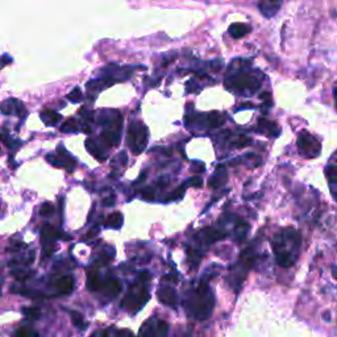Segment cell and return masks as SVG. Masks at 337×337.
Wrapping results in <instances>:
<instances>
[{"instance_id": "obj_28", "label": "cell", "mask_w": 337, "mask_h": 337, "mask_svg": "<svg viewBox=\"0 0 337 337\" xmlns=\"http://www.w3.org/2000/svg\"><path fill=\"white\" fill-rule=\"evenodd\" d=\"M326 176L330 183H337V168L328 165L326 168Z\"/></svg>"}, {"instance_id": "obj_2", "label": "cell", "mask_w": 337, "mask_h": 337, "mask_svg": "<svg viewBox=\"0 0 337 337\" xmlns=\"http://www.w3.org/2000/svg\"><path fill=\"white\" fill-rule=\"evenodd\" d=\"M300 247V235L295 229H285L278 233L273 241L277 263L282 267H290L298 258Z\"/></svg>"}, {"instance_id": "obj_30", "label": "cell", "mask_w": 337, "mask_h": 337, "mask_svg": "<svg viewBox=\"0 0 337 337\" xmlns=\"http://www.w3.org/2000/svg\"><path fill=\"white\" fill-rule=\"evenodd\" d=\"M34 335H37V332L32 328V327L29 326H24L21 327V328H19L17 330V334H16V336L17 337H30V336H34Z\"/></svg>"}, {"instance_id": "obj_44", "label": "cell", "mask_w": 337, "mask_h": 337, "mask_svg": "<svg viewBox=\"0 0 337 337\" xmlns=\"http://www.w3.org/2000/svg\"><path fill=\"white\" fill-rule=\"evenodd\" d=\"M96 233H97V229H91L90 232L87 233L86 236H84V239H90V237H92L94 235H96Z\"/></svg>"}, {"instance_id": "obj_22", "label": "cell", "mask_w": 337, "mask_h": 337, "mask_svg": "<svg viewBox=\"0 0 337 337\" xmlns=\"http://www.w3.org/2000/svg\"><path fill=\"white\" fill-rule=\"evenodd\" d=\"M86 148L88 150V153H91L94 156L95 158H97L99 161H104V158L107 157V154H104L100 150V148L94 143V141H91V140H87L86 141Z\"/></svg>"}, {"instance_id": "obj_10", "label": "cell", "mask_w": 337, "mask_h": 337, "mask_svg": "<svg viewBox=\"0 0 337 337\" xmlns=\"http://www.w3.org/2000/svg\"><path fill=\"white\" fill-rule=\"evenodd\" d=\"M100 291L107 298H115L121 291V283L116 278H108L104 282H101Z\"/></svg>"}, {"instance_id": "obj_4", "label": "cell", "mask_w": 337, "mask_h": 337, "mask_svg": "<svg viewBox=\"0 0 337 337\" xmlns=\"http://www.w3.org/2000/svg\"><path fill=\"white\" fill-rule=\"evenodd\" d=\"M259 81L254 74L251 73H239L225 81V87L239 94H254L259 88Z\"/></svg>"}, {"instance_id": "obj_14", "label": "cell", "mask_w": 337, "mask_h": 337, "mask_svg": "<svg viewBox=\"0 0 337 337\" xmlns=\"http://www.w3.org/2000/svg\"><path fill=\"white\" fill-rule=\"evenodd\" d=\"M57 152H58V158H60L61 161V166H62V168H66L68 170H73V168H75V165H77V162H75L74 158L66 152L65 146L58 145Z\"/></svg>"}, {"instance_id": "obj_38", "label": "cell", "mask_w": 337, "mask_h": 337, "mask_svg": "<svg viewBox=\"0 0 337 337\" xmlns=\"http://www.w3.org/2000/svg\"><path fill=\"white\" fill-rule=\"evenodd\" d=\"M248 144H251V139H248L247 136H240L239 140L236 141V145L239 146V148H243V146L248 145Z\"/></svg>"}, {"instance_id": "obj_33", "label": "cell", "mask_w": 337, "mask_h": 337, "mask_svg": "<svg viewBox=\"0 0 337 337\" xmlns=\"http://www.w3.org/2000/svg\"><path fill=\"white\" fill-rule=\"evenodd\" d=\"M46 160H48L49 164H52L53 166H56V168H62V166H61V161H60V158H58V156H54V154H48V156H46Z\"/></svg>"}, {"instance_id": "obj_49", "label": "cell", "mask_w": 337, "mask_h": 337, "mask_svg": "<svg viewBox=\"0 0 337 337\" xmlns=\"http://www.w3.org/2000/svg\"><path fill=\"white\" fill-rule=\"evenodd\" d=\"M30 337H38V335H34V336H30Z\"/></svg>"}, {"instance_id": "obj_23", "label": "cell", "mask_w": 337, "mask_h": 337, "mask_svg": "<svg viewBox=\"0 0 337 337\" xmlns=\"http://www.w3.org/2000/svg\"><path fill=\"white\" fill-rule=\"evenodd\" d=\"M69 314H70V316H72L73 324H74V326L77 327L79 331L87 330L88 324L86 323V320H84V318L82 316V314H79L78 311H69Z\"/></svg>"}, {"instance_id": "obj_37", "label": "cell", "mask_w": 337, "mask_h": 337, "mask_svg": "<svg viewBox=\"0 0 337 337\" xmlns=\"http://www.w3.org/2000/svg\"><path fill=\"white\" fill-rule=\"evenodd\" d=\"M141 195H143V198L145 199V200H153L154 199V192L152 188H144Z\"/></svg>"}, {"instance_id": "obj_5", "label": "cell", "mask_w": 337, "mask_h": 337, "mask_svg": "<svg viewBox=\"0 0 337 337\" xmlns=\"http://www.w3.org/2000/svg\"><path fill=\"white\" fill-rule=\"evenodd\" d=\"M128 144L135 154H140L145 149L148 144V129L143 123H131L128 129Z\"/></svg>"}, {"instance_id": "obj_16", "label": "cell", "mask_w": 337, "mask_h": 337, "mask_svg": "<svg viewBox=\"0 0 337 337\" xmlns=\"http://www.w3.org/2000/svg\"><path fill=\"white\" fill-rule=\"evenodd\" d=\"M40 117H41L42 123L45 124L46 127H56L57 124L62 120V116H61L58 112H54V111H50V109H46V111H42L40 113Z\"/></svg>"}, {"instance_id": "obj_29", "label": "cell", "mask_w": 337, "mask_h": 337, "mask_svg": "<svg viewBox=\"0 0 337 337\" xmlns=\"http://www.w3.org/2000/svg\"><path fill=\"white\" fill-rule=\"evenodd\" d=\"M68 99L72 101V103H81V101L83 100V94L82 91H81V88L75 87L74 90L70 91V94L68 95Z\"/></svg>"}, {"instance_id": "obj_27", "label": "cell", "mask_w": 337, "mask_h": 337, "mask_svg": "<svg viewBox=\"0 0 337 337\" xmlns=\"http://www.w3.org/2000/svg\"><path fill=\"white\" fill-rule=\"evenodd\" d=\"M248 229H249V225L245 223V221L240 220L239 223H237L236 225V237L239 239V240H244L245 239V236H247V232Z\"/></svg>"}, {"instance_id": "obj_1", "label": "cell", "mask_w": 337, "mask_h": 337, "mask_svg": "<svg viewBox=\"0 0 337 337\" xmlns=\"http://www.w3.org/2000/svg\"><path fill=\"white\" fill-rule=\"evenodd\" d=\"M184 311L194 320H206L211 316L215 307V295L208 283L202 281L194 290L187 292L183 302Z\"/></svg>"}, {"instance_id": "obj_3", "label": "cell", "mask_w": 337, "mask_h": 337, "mask_svg": "<svg viewBox=\"0 0 337 337\" xmlns=\"http://www.w3.org/2000/svg\"><path fill=\"white\" fill-rule=\"evenodd\" d=\"M149 281L150 274L148 271H143L140 274L137 282L129 287L127 295L124 296L121 307L125 308L131 314H137L150 299L149 290L146 287V283Z\"/></svg>"}, {"instance_id": "obj_12", "label": "cell", "mask_w": 337, "mask_h": 337, "mask_svg": "<svg viewBox=\"0 0 337 337\" xmlns=\"http://www.w3.org/2000/svg\"><path fill=\"white\" fill-rule=\"evenodd\" d=\"M112 79L108 78H101V79H95V81H90L87 83V90L90 94H97L100 92L101 90H104L105 87H109L113 84Z\"/></svg>"}, {"instance_id": "obj_31", "label": "cell", "mask_w": 337, "mask_h": 337, "mask_svg": "<svg viewBox=\"0 0 337 337\" xmlns=\"http://www.w3.org/2000/svg\"><path fill=\"white\" fill-rule=\"evenodd\" d=\"M208 121H210L211 127H220L221 124L224 123V119L217 113H211V116H208Z\"/></svg>"}, {"instance_id": "obj_42", "label": "cell", "mask_w": 337, "mask_h": 337, "mask_svg": "<svg viewBox=\"0 0 337 337\" xmlns=\"http://www.w3.org/2000/svg\"><path fill=\"white\" fill-rule=\"evenodd\" d=\"M9 139H11V137L8 136V131H7V129H3V132L0 133V141H3V143L5 144Z\"/></svg>"}, {"instance_id": "obj_39", "label": "cell", "mask_w": 337, "mask_h": 337, "mask_svg": "<svg viewBox=\"0 0 337 337\" xmlns=\"http://www.w3.org/2000/svg\"><path fill=\"white\" fill-rule=\"evenodd\" d=\"M113 337H135V335L132 334L129 330H120L117 331Z\"/></svg>"}, {"instance_id": "obj_25", "label": "cell", "mask_w": 337, "mask_h": 337, "mask_svg": "<svg viewBox=\"0 0 337 337\" xmlns=\"http://www.w3.org/2000/svg\"><path fill=\"white\" fill-rule=\"evenodd\" d=\"M11 274H12V277L15 278L16 281L24 282V281H26V279H29L30 277H33L34 271H29V270H21V269H19V270H13V271H12Z\"/></svg>"}, {"instance_id": "obj_36", "label": "cell", "mask_w": 337, "mask_h": 337, "mask_svg": "<svg viewBox=\"0 0 337 337\" xmlns=\"http://www.w3.org/2000/svg\"><path fill=\"white\" fill-rule=\"evenodd\" d=\"M57 249V247L56 245H53V244H50V243H46V245H45V248H44V255H45V257H50V255L53 254V252L56 251Z\"/></svg>"}, {"instance_id": "obj_43", "label": "cell", "mask_w": 337, "mask_h": 337, "mask_svg": "<svg viewBox=\"0 0 337 337\" xmlns=\"http://www.w3.org/2000/svg\"><path fill=\"white\" fill-rule=\"evenodd\" d=\"M113 199H115V196H109V198L104 199V206L109 207V206H113Z\"/></svg>"}, {"instance_id": "obj_40", "label": "cell", "mask_w": 337, "mask_h": 337, "mask_svg": "<svg viewBox=\"0 0 337 337\" xmlns=\"http://www.w3.org/2000/svg\"><path fill=\"white\" fill-rule=\"evenodd\" d=\"M12 62V58L9 56H7V54H4L1 58H0V69L5 68L7 65H9Z\"/></svg>"}, {"instance_id": "obj_35", "label": "cell", "mask_w": 337, "mask_h": 337, "mask_svg": "<svg viewBox=\"0 0 337 337\" xmlns=\"http://www.w3.org/2000/svg\"><path fill=\"white\" fill-rule=\"evenodd\" d=\"M183 184H184V186H190V184H191V186L200 187V186L203 184V182H202V179L199 178V176H194V178H190V179L187 180V183H183Z\"/></svg>"}, {"instance_id": "obj_21", "label": "cell", "mask_w": 337, "mask_h": 337, "mask_svg": "<svg viewBox=\"0 0 337 337\" xmlns=\"http://www.w3.org/2000/svg\"><path fill=\"white\" fill-rule=\"evenodd\" d=\"M258 127L259 131L266 132V133L270 136H277L278 133H279V129L277 128V125L274 123H270V121L265 120V119H259Z\"/></svg>"}, {"instance_id": "obj_18", "label": "cell", "mask_w": 337, "mask_h": 337, "mask_svg": "<svg viewBox=\"0 0 337 337\" xmlns=\"http://www.w3.org/2000/svg\"><path fill=\"white\" fill-rule=\"evenodd\" d=\"M251 30H252L251 25H248V24L244 23H235L229 26V33H231V36L235 38L244 37V36L249 33Z\"/></svg>"}, {"instance_id": "obj_19", "label": "cell", "mask_w": 337, "mask_h": 337, "mask_svg": "<svg viewBox=\"0 0 337 337\" xmlns=\"http://www.w3.org/2000/svg\"><path fill=\"white\" fill-rule=\"evenodd\" d=\"M101 279L96 271H91L87 274V289L90 291H100Z\"/></svg>"}, {"instance_id": "obj_45", "label": "cell", "mask_w": 337, "mask_h": 337, "mask_svg": "<svg viewBox=\"0 0 337 337\" xmlns=\"http://www.w3.org/2000/svg\"><path fill=\"white\" fill-rule=\"evenodd\" d=\"M83 132H86L87 135H90L91 133V128H88V124H83Z\"/></svg>"}, {"instance_id": "obj_7", "label": "cell", "mask_w": 337, "mask_h": 337, "mask_svg": "<svg viewBox=\"0 0 337 337\" xmlns=\"http://www.w3.org/2000/svg\"><path fill=\"white\" fill-rule=\"evenodd\" d=\"M298 148L299 152L307 158H316L322 152V146L314 136L310 135L308 132L303 131L298 139Z\"/></svg>"}, {"instance_id": "obj_20", "label": "cell", "mask_w": 337, "mask_h": 337, "mask_svg": "<svg viewBox=\"0 0 337 337\" xmlns=\"http://www.w3.org/2000/svg\"><path fill=\"white\" fill-rule=\"evenodd\" d=\"M123 220L124 217L120 212H113V214H111L107 217V220H105V227L113 229H119L121 228V225H123Z\"/></svg>"}, {"instance_id": "obj_50", "label": "cell", "mask_w": 337, "mask_h": 337, "mask_svg": "<svg viewBox=\"0 0 337 337\" xmlns=\"http://www.w3.org/2000/svg\"><path fill=\"white\" fill-rule=\"evenodd\" d=\"M0 295H1V289H0Z\"/></svg>"}, {"instance_id": "obj_9", "label": "cell", "mask_w": 337, "mask_h": 337, "mask_svg": "<svg viewBox=\"0 0 337 337\" xmlns=\"http://www.w3.org/2000/svg\"><path fill=\"white\" fill-rule=\"evenodd\" d=\"M157 296L162 304L168 307L176 308V292L171 286H162L157 291Z\"/></svg>"}, {"instance_id": "obj_6", "label": "cell", "mask_w": 337, "mask_h": 337, "mask_svg": "<svg viewBox=\"0 0 337 337\" xmlns=\"http://www.w3.org/2000/svg\"><path fill=\"white\" fill-rule=\"evenodd\" d=\"M168 324L158 318H150L139 331V337H168Z\"/></svg>"}, {"instance_id": "obj_48", "label": "cell", "mask_w": 337, "mask_h": 337, "mask_svg": "<svg viewBox=\"0 0 337 337\" xmlns=\"http://www.w3.org/2000/svg\"><path fill=\"white\" fill-rule=\"evenodd\" d=\"M335 97H336V104H337V88L335 90Z\"/></svg>"}, {"instance_id": "obj_15", "label": "cell", "mask_w": 337, "mask_h": 337, "mask_svg": "<svg viewBox=\"0 0 337 337\" xmlns=\"http://www.w3.org/2000/svg\"><path fill=\"white\" fill-rule=\"evenodd\" d=\"M227 178H228V174H227L225 168L224 166H219V168H216V171L214 172V175L211 176L208 184H210L211 187H216V188L220 187V186H223V184L225 183Z\"/></svg>"}, {"instance_id": "obj_17", "label": "cell", "mask_w": 337, "mask_h": 337, "mask_svg": "<svg viewBox=\"0 0 337 337\" xmlns=\"http://www.w3.org/2000/svg\"><path fill=\"white\" fill-rule=\"evenodd\" d=\"M258 8L265 17H273L278 12V9L281 8V3H278V1H261L258 4Z\"/></svg>"}, {"instance_id": "obj_34", "label": "cell", "mask_w": 337, "mask_h": 337, "mask_svg": "<svg viewBox=\"0 0 337 337\" xmlns=\"http://www.w3.org/2000/svg\"><path fill=\"white\" fill-rule=\"evenodd\" d=\"M79 115H82V119L84 121H92L95 119L94 112L92 111H86V109H81Z\"/></svg>"}, {"instance_id": "obj_8", "label": "cell", "mask_w": 337, "mask_h": 337, "mask_svg": "<svg viewBox=\"0 0 337 337\" xmlns=\"http://www.w3.org/2000/svg\"><path fill=\"white\" fill-rule=\"evenodd\" d=\"M0 111L4 115H19L25 113V107H24L23 101L17 100V99H7L0 104Z\"/></svg>"}, {"instance_id": "obj_24", "label": "cell", "mask_w": 337, "mask_h": 337, "mask_svg": "<svg viewBox=\"0 0 337 337\" xmlns=\"http://www.w3.org/2000/svg\"><path fill=\"white\" fill-rule=\"evenodd\" d=\"M79 131V125L78 121L75 120V119H68V120L65 121L62 124V127H61V132H64V133H74V132Z\"/></svg>"}, {"instance_id": "obj_13", "label": "cell", "mask_w": 337, "mask_h": 337, "mask_svg": "<svg viewBox=\"0 0 337 337\" xmlns=\"http://www.w3.org/2000/svg\"><path fill=\"white\" fill-rule=\"evenodd\" d=\"M41 239L44 241H52V240H57V239H66V240H70L72 237L70 236H65L64 233L58 232L54 227L52 225H45L41 231Z\"/></svg>"}, {"instance_id": "obj_32", "label": "cell", "mask_w": 337, "mask_h": 337, "mask_svg": "<svg viewBox=\"0 0 337 337\" xmlns=\"http://www.w3.org/2000/svg\"><path fill=\"white\" fill-rule=\"evenodd\" d=\"M53 212H54V206L52 203H44L41 206V210H40V214L42 216H50Z\"/></svg>"}, {"instance_id": "obj_41", "label": "cell", "mask_w": 337, "mask_h": 337, "mask_svg": "<svg viewBox=\"0 0 337 337\" xmlns=\"http://www.w3.org/2000/svg\"><path fill=\"white\" fill-rule=\"evenodd\" d=\"M90 337H109V332H108V330L97 331V332H95L94 335H91Z\"/></svg>"}, {"instance_id": "obj_11", "label": "cell", "mask_w": 337, "mask_h": 337, "mask_svg": "<svg viewBox=\"0 0 337 337\" xmlns=\"http://www.w3.org/2000/svg\"><path fill=\"white\" fill-rule=\"evenodd\" d=\"M56 290L61 295H68L74 290V278L72 275H64V277L58 278L54 283Z\"/></svg>"}, {"instance_id": "obj_46", "label": "cell", "mask_w": 337, "mask_h": 337, "mask_svg": "<svg viewBox=\"0 0 337 337\" xmlns=\"http://www.w3.org/2000/svg\"><path fill=\"white\" fill-rule=\"evenodd\" d=\"M145 176H146V172L141 174V175H140V178H139V182H143V180L145 179Z\"/></svg>"}, {"instance_id": "obj_47", "label": "cell", "mask_w": 337, "mask_h": 337, "mask_svg": "<svg viewBox=\"0 0 337 337\" xmlns=\"http://www.w3.org/2000/svg\"><path fill=\"white\" fill-rule=\"evenodd\" d=\"M334 274H335V277L337 278V267H335L334 269Z\"/></svg>"}, {"instance_id": "obj_26", "label": "cell", "mask_w": 337, "mask_h": 337, "mask_svg": "<svg viewBox=\"0 0 337 337\" xmlns=\"http://www.w3.org/2000/svg\"><path fill=\"white\" fill-rule=\"evenodd\" d=\"M23 314L26 319L29 320H37L41 316V311L37 307H25L23 308Z\"/></svg>"}]
</instances>
